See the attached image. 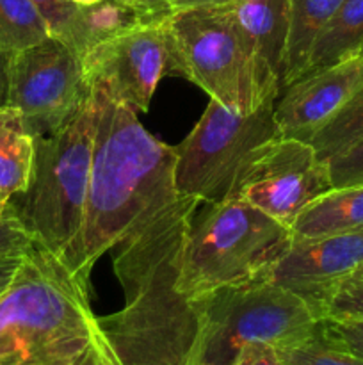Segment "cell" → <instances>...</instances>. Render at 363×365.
<instances>
[{"label":"cell","instance_id":"cell-32","mask_svg":"<svg viewBox=\"0 0 363 365\" xmlns=\"http://www.w3.org/2000/svg\"><path fill=\"white\" fill-rule=\"evenodd\" d=\"M73 4H77V6H93V4L100 2V0H71Z\"/></svg>","mask_w":363,"mask_h":365},{"label":"cell","instance_id":"cell-18","mask_svg":"<svg viewBox=\"0 0 363 365\" xmlns=\"http://www.w3.org/2000/svg\"><path fill=\"white\" fill-rule=\"evenodd\" d=\"M344 0H290V29L281 86L298 81L308 70L310 53Z\"/></svg>","mask_w":363,"mask_h":365},{"label":"cell","instance_id":"cell-13","mask_svg":"<svg viewBox=\"0 0 363 365\" xmlns=\"http://www.w3.org/2000/svg\"><path fill=\"white\" fill-rule=\"evenodd\" d=\"M363 88V52L313 70L283 88L274 106L278 138L310 139Z\"/></svg>","mask_w":363,"mask_h":365},{"label":"cell","instance_id":"cell-22","mask_svg":"<svg viewBox=\"0 0 363 365\" xmlns=\"http://www.w3.org/2000/svg\"><path fill=\"white\" fill-rule=\"evenodd\" d=\"M283 365H363V360L333 348L319 335L299 344L278 349Z\"/></svg>","mask_w":363,"mask_h":365},{"label":"cell","instance_id":"cell-6","mask_svg":"<svg viewBox=\"0 0 363 365\" xmlns=\"http://www.w3.org/2000/svg\"><path fill=\"white\" fill-rule=\"evenodd\" d=\"M320 316L306 299L265 277L203 296L194 365H231L248 344L288 348L315 337Z\"/></svg>","mask_w":363,"mask_h":365},{"label":"cell","instance_id":"cell-8","mask_svg":"<svg viewBox=\"0 0 363 365\" xmlns=\"http://www.w3.org/2000/svg\"><path fill=\"white\" fill-rule=\"evenodd\" d=\"M167 25L184 78L198 84L210 98L242 114L253 113L269 98L260 89L251 50L226 7L178 11Z\"/></svg>","mask_w":363,"mask_h":365},{"label":"cell","instance_id":"cell-10","mask_svg":"<svg viewBox=\"0 0 363 365\" xmlns=\"http://www.w3.org/2000/svg\"><path fill=\"white\" fill-rule=\"evenodd\" d=\"M167 20L107 39L82 53L89 86H102L135 113H146L160 78L184 77Z\"/></svg>","mask_w":363,"mask_h":365},{"label":"cell","instance_id":"cell-25","mask_svg":"<svg viewBox=\"0 0 363 365\" xmlns=\"http://www.w3.org/2000/svg\"><path fill=\"white\" fill-rule=\"evenodd\" d=\"M333 189L363 185V141L327 160Z\"/></svg>","mask_w":363,"mask_h":365},{"label":"cell","instance_id":"cell-26","mask_svg":"<svg viewBox=\"0 0 363 365\" xmlns=\"http://www.w3.org/2000/svg\"><path fill=\"white\" fill-rule=\"evenodd\" d=\"M32 242L34 239L31 232L21 223L13 205H9L6 214L0 216V257L25 253L31 248Z\"/></svg>","mask_w":363,"mask_h":365},{"label":"cell","instance_id":"cell-33","mask_svg":"<svg viewBox=\"0 0 363 365\" xmlns=\"http://www.w3.org/2000/svg\"><path fill=\"white\" fill-rule=\"evenodd\" d=\"M199 365H206V364H199ZM231 365H237V364H231Z\"/></svg>","mask_w":363,"mask_h":365},{"label":"cell","instance_id":"cell-20","mask_svg":"<svg viewBox=\"0 0 363 365\" xmlns=\"http://www.w3.org/2000/svg\"><path fill=\"white\" fill-rule=\"evenodd\" d=\"M52 36L32 0H0V50L9 56Z\"/></svg>","mask_w":363,"mask_h":365},{"label":"cell","instance_id":"cell-17","mask_svg":"<svg viewBox=\"0 0 363 365\" xmlns=\"http://www.w3.org/2000/svg\"><path fill=\"white\" fill-rule=\"evenodd\" d=\"M34 163V138L14 107L0 109V212L27 189Z\"/></svg>","mask_w":363,"mask_h":365},{"label":"cell","instance_id":"cell-24","mask_svg":"<svg viewBox=\"0 0 363 365\" xmlns=\"http://www.w3.org/2000/svg\"><path fill=\"white\" fill-rule=\"evenodd\" d=\"M322 317H363V264L330 292Z\"/></svg>","mask_w":363,"mask_h":365},{"label":"cell","instance_id":"cell-30","mask_svg":"<svg viewBox=\"0 0 363 365\" xmlns=\"http://www.w3.org/2000/svg\"><path fill=\"white\" fill-rule=\"evenodd\" d=\"M171 13H178V11H189V9H203V7H221L230 4L231 0H162Z\"/></svg>","mask_w":363,"mask_h":365},{"label":"cell","instance_id":"cell-7","mask_svg":"<svg viewBox=\"0 0 363 365\" xmlns=\"http://www.w3.org/2000/svg\"><path fill=\"white\" fill-rule=\"evenodd\" d=\"M276 100L269 96L256 110L242 114L210 98L187 138L173 146L178 195L209 205L235 198L249 164L278 138Z\"/></svg>","mask_w":363,"mask_h":365},{"label":"cell","instance_id":"cell-21","mask_svg":"<svg viewBox=\"0 0 363 365\" xmlns=\"http://www.w3.org/2000/svg\"><path fill=\"white\" fill-rule=\"evenodd\" d=\"M363 141V88L310 139L320 160H330Z\"/></svg>","mask_w":363,"mask_h":365},{"label":"cell","instance_id":"cell-27","mask_svg":"<svg viewBox=\"0 0 363 365\" xmlns=\"http://www.w3.org/2000/svg\"><path fill=\"white\" fill-rule=\"evenodd\" d=\"M32 4L38 7L41 16L45 18L52 36L60 39H64L71 21L77 16L78 7H80L71 0H32Z\"/></svg>","mask_w":363,"mask_h":365},{"label":"cell","instance_id":"cell-29","mask_svg":"<svg viewBox=\"0 0 363 365\" xmlns=\"http://www.w3.org/2000/svg\"><path fill=\"white\" fill-rule=\"evenodd\" d=\"M21 259H23V253H18V255H2L0 257V294L9 287V284L13 282L14 274H16L18 267H20Z\"/></svg>","mask_w":363,"mask_h":365},{"label":"cell","instance_id":"cell-4","mask_svg":"<svg viewBox=\"0 0 363 365\" xmlns=\"http://www.w3.org/2000/svg\"><path fill=\"white\" fill-rule=\"evenodd\" d=\"M292 241V228L241 196L212 203L192 221L182 287L192 298H203L221 287L265 277Z\"/></svg>","mask_w":363,"mask_h":365},{"label":"cell","instance_id":"cell-15","mask_svg":"<svg viewBox=\"0 0 363 365\" xmlns=\"http://www.w3.org/2000/svg\"><path fill=\"white\" fill-rule=\"evenodd\" d=\"M171 14L162 0H100L93 6L78 7L63 41L82 56L107 39L162 24Z\"/></svg>","mask_w":363,"mask_h":365},{"label":"cell","instance_id":"cell-16","mask_svg":"<svg viewBox=\"0 0 363 365\" xmlns=\"http://www.w3.org/2000/svg\"><path fill=\"white\" fill-rule=\"evenodd\" d=\"M363 228V185L331 189L310 203L292 225V239L324 237Z\"/></svg>","mask_w":363,"mask_h":365},{"label":"cell","instance_id":"cell-3","mask_svg":"<svg viewBox=\"0 0 363 365\" xmlns=\"http://www.w3.org/2000/svg\"><path fill=\"white\" fill-rule=\"evenodd\" d=\"M0 365H123L88 285L38 242L0 294Z\"/></svg>","mask_w":363,"mask_h":365},{"label":"cell","instance_id":"cell-12","mask_svg":"<svg viewBox=\"0 0 363 365\" xmlns=\"http://www.w3.org/2000/svg\"><path fill=\"white\" fill-rule=\"evenodd\" d=\"M363 264V228L292 241L265 278L295 292L322 319V307L338 282Z\"/></svg>","mask_w":363,"mask_h":365},{"label":"cell","instance_id":"cell-23","mask_svg":"<svg viewBox=\"0 0 363 365\" xmlns=\"http://www.w3.org/2000/svg\"><path fill=\"white\" fill-rule=\"evenodd\" d=\"M317 335L333 348L363 360V317H322Z\"/></svg>","mask_w":363,"mask_h":365},{"label":"cell","instance_id":"cell-14","mask_svg":"<svg viewBox=\"0 0 363 365\" xmlns=\"http://www.w3.org/2000/svg\"><path fill=\"white\" fill-rule=\"evenodd\" d=\"M224 7L251 50L263 96H280L290 29V0H231Z\"/></svg>","mask_w":363,"mask_h":365},{"label":"cell","instance_id":"cell-31","mask_svg":"<svg viewBox=\"0 0 363 365\" xmlns=\"http://www.w3.org/2000/svg\"><path fill=\"white\" fill-rule=\"evenodd\" d=\"M9 53L0 50V109L7 106L9 95Z\"/></svg>","mask_w":363,"mask_h":365},{"label":"cell","instance_id":"cell-2","mask_svg":"<svg viewBox=\"0 0 363 365\" xmlns=\"http://www.w3.org/2000/svg\"><path fill=\"white\" fill-rule=\"evenodd\" d=\"M91 100L95 143L84 220L60 257L88 287L100 257L180 198L173 146L153 138L137 113L102 86H91Z\"/></svg>","mask_w":363,"mask_h":365},{"label":"cell","instance_id":"cell-28","mask_svg":"<svg viewBox=\"0 0 363 365\" xmlns=\"http://www.w3.org/2000/svg\"><path fill=\"white\" fill-rule=\"evenodd\" d=\"M237 365H283L281 356L274 346L248 344L238 351L235 362Z\"/></svg>","mask_w":363,"mask_h":365},{"label":"cell","instance_id":"cell-19","mask_svg":"<svg viewBox=\"0 0 363 365\" xmlns=\"http://www.w3.org/2000/svg\"><path fill=\"white\" fill-rule=\"evenodd\" d=\"M363 52V0H344L313 45L308 71L333 66Z\"/></svg>","mask_w":363,"mask_h":365},{"label":"cell","instance_id":"cell-5","mask_svg":"<svg viewBox=\"0 0 363 365\" xmlns=\"http://www.w3.org/2000/svg\"><path fill=\"white\" fill-rule=\"evenodd\" d=\"M93 100L64 127L34 139V163L20 203L13 205L38 245L64 255L80 230L91 177Z\"/></svg>","mask_w":363,"mask_h":365},{"label":"cell","instance_id":"cell-34","mask_svg":"<svg viewBox=\"0 0 363 365\" xmlns=\"http://www.w3.org/2000/svg\"><path fill=\"white\" fill-rule=\"evenodd\" d=\"M4 214H6V212H4ZM0 216H2V212H0Z\"/></svg>","mask_w":363,"mask_h":365},{"label":"cell","instance_id":"cell-11","mask_svg":"<svg viewBox=\"0 0 363 365\" xmlns=\"http://www.w3.org/2000/svg\"><path fill=\"white\" fill-rule=\"evenodd\" d=\"M331 189L327 163L310 143L276 138L249 164L237 196L292 228L299 214Z\"/></svg>","mask_w":363,"mask_h":365},{"label":"cell","instance_id":"cell-1","mask_svg":"<svg viewBox=\"0 0 363 365\" xmlns=\"http://www.w3.org/2000/svg\"><path fill=\"white\" fill-rule=\"evenodd\" d=\"M199 203L180 196L116 246L125 307L100 323L123 365H194L203 298L184 291L182 264Z\"/></svg>","mask_w":363,"mask_h":365},{"label":"cell","instance_id":"cell-9","mask_svg":"<svg viewBox=\"0 0 363 365\" xmlns=\"http://www.w3.org/2000/svg\"><path fill=\"white\" fill-rule=\"evenodd\" d=\"M89 96L80 56L60 38L50 36L9 57L7 106L21 114L34 139L64 127Z\"/></svg>","mask_w":363,"mask_h":365}]
</instances>
